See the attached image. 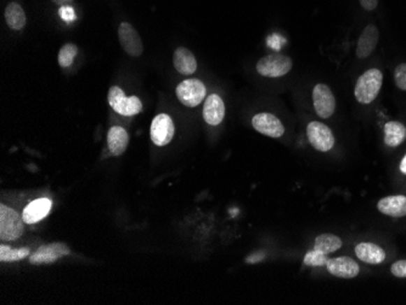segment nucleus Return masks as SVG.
<instances>
[{
  "label": "nucleus",
  "instance_id": "obj_1",
  "mask_svg": "<svg viewBox=\"0 0 406 305\" xmlns=\"http://www.w3.org/2000/svg\"><path fill=\"white\" fill-rule=\"evenodd\" d=\"M383 73L377 69H371L360 76L355 84L354 95L358 102L369 105L381 92Z\"/></svg>",
  "mask_w": 406,
  "mask_h": 305
},
{
  "label": "nucleus",
  "instance_id": "obj_2",
  "mask_svg": "<svg viewBox=\"0 0 406 305\" xmlns=\"http://www.w3.org/2000/svg\"><path fill=\"white\" fill-rule=\"evenodd\" d=\"M24 218L5 204L0 206V239L1 241H16L24 234Z\"/></svg>",
  "mask_w": 406,
  "mask_h": 305
},
{
  "label": "nucleus",
  "instance_id": "obj_3",
  "mask_svg": "<svg viewBox=\"0 0 406 305\" xmlns=\"http://www.w3.org/2000/svg\"><path fill=\"white\" fill-rule=\"evenodd\" d=\"M292 59L282 54H270L257 62V72L268 78H280L292 70Z\"/></svg>",
  "mask_w": 406,
  "mask_h": 305
},
{
  "label": "nucleus",
  "instance_id": "obj_4",
  "mask_svg": "<svg viewBox=\"0 0 406 305\" xmlns=\"http://www.w3.org/2000/svg\"><path fill=\"white\" fill-rule=\"evenodd\" d=\"M108 104L113 111L122 116H136L143 111V104L140 99L136 97H126L119 87H111L108 92Z\"/></svg>",
  "mask_w": 406,
  "mask_h": 305
},
{
  "label": "nucleus",
  "instance_id": "obj_5",
  "mask_svg": "<svg viewBox=\"0 0 406 305\" xmlns=\"http://www.w3.org/2000/svg\"><path fill=\"white\" fill-rule=\"evenodd\" d=\"M175 93L184 106L196 107L205 100L207 89L200 79H185L177 85Z\"/></svg>",
  "mask_w": 406,
  "mask_h": 305
},
{
  "label": "nucleus",
  "instance_id": "obj_6",
  "mask_svg": "<svg viewBox=\"0 0 406 305\" xmlns=\"http://www.w3.org/2000/svg\"><path fill=\"white\" fill-rule=\"evenodd\" d=\"M309 143L320 152H327L335 146V135L332 130L318 120H313L307 127Z\"/></svg>",
  "mask_w": 406,
  "mask_h": 305
},
{
  "label": "nucleus",
  "instance_id": "obj_7",
  "mask_svg": "<svg viewBox=\"0 0 406 305\" xmlns=\"http://www.w3.org/2000/svg\"><path fill=\"white\" fill-rule=\"evenodd\" d=\"M313 104L320 118L328 120L336 111V97L326 84H317L313 89Z\"/></svg>",
  "mask_w": 406,
  "mask_h": 305
},
{
  "label": "nucleus",
  "instance_id": "obj_8",
  "mask_svg": "<svg viewBox=\"0 0 406 305\" xmlns=\"http://www.w3.org/2000/svg\"><path fill=\"white\" fill-rule=\"evenodd\" d=\"M175 128H174L173 120L166 115L161 113L154 117L151 128H150V135L151 140L157 146H166L168 145L174 138Z\"/></svg>",
  "mask_w": 406,
  "mask_h": 305
},
{
  "label": "nucleus",
  "instance_id": "obj_9",
  "mask_svg": "<svg viewBox=\"0 0 406 305\" xmlns=\"http://www.w3.org/2000/svg\"><path fill=\"white\" fill-rule=\"evenodd\" d=\"M71 255L68 246L61 242H54L49 245L41 246L33 255H29V263L33 265H42V264H52L57 260Z\"/></svg>",
  "mask_w": 406,
  "mask_h": 305
},
{
  "label": "nucleus",
  "instance_id": "obj_10",
  "mask_svg": "<svg viewBox=\"0 0 406 305\" xmlns=\"http://www.w3.org/2000/svg\"><path fill=\"white\" fill-rule=\"evenodd\" d=\"M252 127L257 130L258 133L266 135L273 139H277L285 134V127L282 125L280 118L268 112H261L256 116H253Z\"/></svg>",
  "mask_w": 406,
  "mask_h": 305
},
{
  "label": "nucleus",
  "instance_id": "obj_11",
  "mask_svg": "<svg viewBox=\"0 0 406 305\" xmlns=\"http://www.w3.org/2000/svg\"><path fill=\"white\" fill-rule=\"evenodd\" d=\"M118 38L123 50L128 55L139 57L144 51V45L141 42L140 36L129 22H122L118 27Z\"/></svg>",
  "mask_w": 406,
  "mask_h": 305
},
{
  "label": "nucleus",
  "instance_id": "obj_12",
  "mask_svg": "<svg viewBox=\"0 0 406 305\" xmlns=\"http://www.w3.org/2000/svg\"><path fill=\"white\" fill-rule=\"evenodd\" d=\"M328 273L340 278H354L359 275V264L350 257L328 259L326 264Z\"/></svg>",
  "mask_w": 406,
  "mask_h": 305
},
{
  "label": "nucleus",
  "instance_id": "obj_13",
  "mask_svg": "<svg viewBox=\"0 0 406 305\" xmlns=\"http://www.w3.org/2000/svg\"><path fill=\"white\" fill-rule=\"evenodd\" d=\"M225 117V105L218 94H210L203 105V120L212 127L219 125Z\"/></svg>",
  "mask_w": 406,
  "mask_h": 305
},
{
  "label": "nucleus",
  "instance_id": "obj_14",
  "mask_svg": "<svg viewBox=\"0 0 406 305\" xmlns=\"http://www.w3.org/2000/svg\"><path fill=\"white\" fill-rule=\"evenodd\" d=\"M379 32L375 24H368L360 34L356 44V56L359 59H368L377 47Z\"/></svg>",
  "mask_w": 406,
  "mask_h": 305
},
{
  "label": "nucleus",
  "instance_id": "obj_15",
  "mask_svg": "<svg viewBox=\"0 0 406 305\" xmlns=\"http://www.w3.org/2000/svg\"><path fill=\"white\" fill-rule=\"evenodd\" d=\"M379 212L393 218L406 217V196L396 194L379 199L377 204Z\"/></svg>",
  "mask_w": 406,
  "mask_h": 305
},
{
  "label": "nucleus",
  "instance_id": "obj_16",
  "mask_svg": "<svg viewBox=\"0 0 406 305\" xmlns=\"http://www.w3.org/2000/svg\"><path fill=\"white\" fill-rule=\"evenodd\" d=\"M173 64L175 70L182 76H191L197 70L196 57L187 48H177L174 51Z\"/></svg>",
  "mask_w": 406,
  "mask_h": 305
},
{
  "label": "nucleus",
  "instance_id": "obj_17",
  "mask_svg": "<svg viewBox=\"0 0 406 305\" xmlns=\"http://www.w3.org/2000/svg\"><path fill=\"white\" fill-rule=\"evenodd\" d=\"M52 209V201L49 199H38L24 209L22 218L26 224H36L47 217Z\"/></svg>",
  "mask_w": 406,
  "mask_h": 305
},
{
  "label": "nucleus",
  "instance_id": "obj_18",
  "mask_svg": "<svg viewBox=\"0 0 406 305\" xmlns=\"http://www.w3.org/2000/svg\"><path fill=\"white\" fill-rule=\"evenodd\" d=\"M355 255L364 263L381 264L386 260V252L382 247L371 243V242H363L355 247Z\"/></svg>",
  "mask_w": 406,
  "mask_h": 305
},
{
  "label": "nucleus",
  "instance_id": "obj_19",
  "mask_svg": "<svg viewBox=\"0 0 406 305\" xmlns=\"http://www.w3.org/2000/svg\"><path fill=\"white\" fill-rule=\"evenodd\" d=\"M108 150L115 156H122L126 152L128 143H129V134L123 127L115 125L108 130Z\"/></svg>",
  "mask_w": 406,
  "mask_h": 305
},
{
  "label": "nucleus",
  "instance_id": "obj_20",
  "mask_svg": "<svg viewBox=\"0 0 406 305\" xmlns=\"http://www.w3.org/2000/svg\"><path fill=\"white\" fill-rule=\"evenodd\" d=\"M5 21L6 24L14 31H22L27 24V17L24 10L19 3H9L5 8Z\"/></svg>",
  "mask_w": 406,
  "mask_h": 305
},
{
  "label": "nucleus",
  "instance_id": "obj_21",
  "mask_svg": "<svg viewBox=\"0 0 406 305\" xmlns=\"http://www.w3.org/2000/svg\"><path fill=\"white\" fill-rule=\"evenodd\" d=\"M406 140L405 125L397 122L391 120L384 125V143L389 148H398Z\"/></svg>",
  "mask_w": 406,
  "mask_h": 305
},
{
  "label": "nucleus",
  "instance_id": "obj_22",
  "mask_svg": "<svg viewBox=\"0 0 406 305\" xmlns=\"http://www.w3.org/2000/svg\"><path fill=\"white\" fill-rule=\"evenodd\" d=\"M342 240L336 235L332 234H322L315 239L314 243V250H320L325 255H331L333 252L341 248Z\"/></svg>",
  "mask_w": 406,
  "mask_h": 305
},
{
  "label": "nucleus",
  "instance_id": "obj_23",
  "mask_svg": "<svg viewBox=\"0 0 406 305\" xmlns=\"http://www.w3.org/2000/svg\"><path fill=\"white\" fill-rule=\"evenodd\" d=\"M31 255L29 248H17L13 250L10 246H0V262L9 263V262H17L21 259L27 258Z\"/></svg>",
  "mask_w": 406,
  "mask_h": 305
},
{
  "label": "nucleus",
  "instance_id": "obj_24",
  "mask_svg": "<svg viewBox=\"0 0 406 305\" xmlns=\"http://www.w3.org/2000/svg\"><path fill=\"white\" fill-rule=\"evenodd\" d=\"M77 54H78V47L75 44H72V43H67L59 51V56H57L59 65L62 69H68L73 64Z\"/></svg>",
  "mask_w": 406,
  "mask_h": 305
},
{
  "label": "nucleus",
  "instance_id": "obj_25",
  "mask_svg": "<svg viewBox=\"0 0 406 305\" xmlns=\"http://www.w3.org/2000/svg\"><path fill=\"white\" fill-rule=\"evenodd\" d=\"M303 262L308 267H325L328 262V257L320 250H309L307 255H304Z\"/></svg>",
  "mask_w": 406,
  "mask_h": 305
},
{
  "label": "nucleus",
  "instance_id": "obj_26",
  "mask_svg": "<svg viewBox=\"0 0 406 305\" xmlns=\"http://www.w3.org/2000/svg\"><path fill=\"white\" fill-rule=\"evenodd\" d=\"M394 82L400 90L406 92V64H400L394 70Z\"/></svg>",
  "mask_w": 406,
  "mask_h": 305
},
{
  "label": "nucleus",
  "instance_id": "obj_27",
  "mask_svg": "<svg viewBox=\"0 0 406 305\" xmlns=\"http://www.w3.org/2000/svg\"><path fill=\"white\" fill-rule=\"evenodd\" d=\"M391 271L396 278H406V260H398L393 263Z\"/></svg>",
  "mask_w": 406,
  "mask_h": 305
},
{
  "label": "nucleus",
  "instance_id": "obj_28",
  "mask_svg": "<svg viewBox=\"0 0 406 305\" xmlns=\"http://www.w3.org/2000/svg\"><path fill=\"white\" fill-rule=\"evenodd\" d=\"M360 5L366 11H374L377 9L378 0H359Z\"/></svg>",
  "mask_w": 406,
  "mask_h": 305
},
{
  "label": "nucleus",
  "instance_id": "obj_29",
  "mask_svg": "<svg viewBox=\"0 0 406 305\" xmlns=\"http://www.w3.org/2000/svg\"><path fill=\"white\" fill-rule=\"evenodd\" d=\"M264 258H266V253L264 252H258V253H253V255H248L247 258H246V263L257 264Z\"/></svg>",
  "mask_w": 406,
  "mask_h": 305
},
{
  "label": "nucleus",
  "instance_id": "obj_30",
  "mask_svg": "<svg viewBox=\"0 0 406 305\" xmlns=\"http://www.w3.org/2000/svg\"><path fill=\"white\" fill-rule=\"evenodd\" d=\"M52 3H55V4L57 5H66V4H70V3H72V1H73V0H52Z\"/></svg>",
  "mask_w": 406,
  "mask_h": 305
},
{
  "label": "nucleus",
  "instance_id": "obj_31",
  "mask_svg": "<svg viewBox=\"0 0 406 305\" xmlns=\"http://www.w3.org/2000/svg\"><path fill=\"white\" fill-rule=\"evenodd\" d=\"M400 171H402L403 174L406 176V155L405 157L403 158L402 163H400Z\"/></svg>",
  "mask_w": 406,
  "mask_h": 305
}]
</instances>
